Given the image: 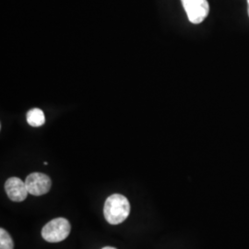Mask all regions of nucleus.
<instances>
[{
    "instance_id": "f257e3e1",
    "label": "nucleus",
    "mask_w": 249,
    "mask_h": 249,
    "mask_svg": "<svg viewBox=\"0 0 249 249\" xmlns=\"http://www.w3.org/2000/svg\"><path fill=\"white\" fill-rule=\"evenodd\" d=\"M130 213V204L127 198L120 194H114L107 197L104 208V214L108 223L116 225L123 223Z\"/></svg>"
},
{
    "instance_id": "f03ea898",
    "label": "nucleus",
    "mask_w": 249,
    "mask_h": 249,
    "mask_svg": "<svg viewBox=\"0 0 249 249\" xmlns=\"http://www.w3.org/2000/svg\"><path fill=\"white\" fill-rule=\"evenodd\" d=\"M71 231V226L67 219L56 218L45 224L42 230V236L49 243H58L65 240Z\"/></svg>"
},
{
    "instance_id": "7ed1b4c3",
    "label": "nucleus",
    "mask_w": 249,
    "mask_h": 249,
    "mask_svg": "<svg viewBox=\"0 0 249 249\" xmlns=\"http://www.w3.org/2000/svg\"><path fill=\"white\" fill-rule=\"evenodd\" d=\"M186 10L187 18L191 23H201L210 12V5L207 0H181Z\"/></svg>"
},
{
    "instance_id": "20e7f679",
    "label": "nucleus",
    "mask_w": 249,
    "mask_h": 249,
    "mask_svg": "<svg viewBox=\"0 0 249 249\" xmlns=\"http://www.w3.org/2000/svg\"><path fill=\"white\" fill-rule=\"evenodd\" d=\"M29 194L33 196H43L49 192L52 181L48 176L42 173H33L25 180Z\"/></svg>"
},
{
    "instance_id": "39448f33",
    "label": "nucleus",
    "mask_w": 249,
    "mask_h": 249,
    "mask_svg": "<svg viewBox=\"0 0 249 249\" xmlns=\"http://www.w3.org/2000/svg\"><path fill=\"white\" fill-rule=\"evenodd\" d=\"M5 190L10 200L21 202L26 199L28 189L26 184L18 178H10L5 183Z\"/></svg>"
},
{
    "instance_id": "423d86ee",
    "label": "nucleus",
    "mask_w": 249,
    "mask_h": 249,
    "mask_svg": "<svg viewBox=\"0 0 249 249\" xmlns=\"http://www.w3.org/2000/svg\"><path fill=\"white\" fill-rule=\"evenodd\" d=\"M27 122L28 124L35 127L41 126L45 124V117L44 112L39 108L31 109L26 115Z\"/></svg>"
},
{
    "instance_id": "0eeeda50",
    "label": "nucleus",
    "mask_w": 249,
    "mask_h": 249,
    "mask_svg": "<svg viewBox=\"0 0 249 249\" xmlns=\"http://www.w3.org/2000/svg\"><path fill=\"white\" fill-rule=\"evenodd\" d=\"M14 244L12 238L5 229H0V249H13Z\"/></svg>"
},
{
    "instance_id": "6e6552de",
    "label": "nucleus",
    "mask_w": 249,
    "mask_h": 249,
    "mask_svg": "<svg viewBox=\"0 0 249 249\" xmlns=\"http://www.w3.org/2000/svg\"><path fill=\"white\" fill-rule=\"evenodd\" d=\"M103 249H116L115 248H112V247H106V248H104Z\"/></svg>"
},
{
    "instance_id": "1a4fd4ad",
    "label": "nucleus",
    "mask_w": 249,
    "mask_h": 249,
    "mask_svg": "<svg viewBox=\"0 0 249 249\" xmlns=\"http://www.w3.org/2000/svg\"><path fill=\"white\" fill-rule=\"evenodd\" d=\"M248 6H249V0H248Z\"/></svg>"
}]
</instances>
